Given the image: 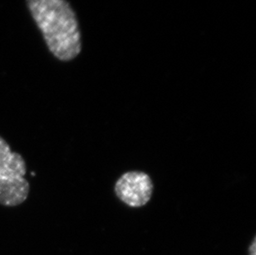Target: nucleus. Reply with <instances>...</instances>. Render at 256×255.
I'll return each instance as SVG.
<instances>
[{
	"label": "nucleus",
	"mask_w": 256,
	"mask_h": 255,
	"mask_svg": "<svg viewBox=\"0 0 256 255\" xmlns=\"http://www.w3.org/2000/svg\"><path fill=\"white\" fill-rule=\"evenodd\" d=\"M49 50L62 62L73 60L82 52L78 18L66 0H27Z\"/></svg>",
	"instance_id": "obj_1"
},
{
	"label": "nucleus",
	"mask_w": 256,
	"mask_h": 255,
	"mask_svg": "<svg viewBox=\"0 0 256 255\" xmlns=\"http://www.w3.org/2000/svg\"><path fill=\"white\" fill-rule=\"evenodd\" d=\"M152 180L142 172H130L124 174L116 184V195L120 200L131 207L147 204L152 196Z\"/></svg>",
	"instance_id": "obj_2"
},
{
	"label": "nucleus",
	"mask_w": 256,
	"mask_h": 255,
	"mask_svg": "<svg viewBox=\"0 0 256 255\" xmlns=\"http://www.w3.org/2000/svg\"><path fill=\"white\" fill-rule=\"evenodd\" d=\"M27 165L22 155L12 152L10 144L0 136V180L24 176Z\"/></svg>",
	"instance_id": "obj_3"
},
{
	"label": "nucleus",
	"mask_w": 256,
	"mask_h": 255,
	"mask_svg": "<svg viewBox=\"0 0 256 255\" xmlns=\"http://www.w3.org/2000/svg\"><path fill=\"white\" fill-rule=\"evenodd\" d=\"M30 185L24 176L0 180V204L14 207L28 198Z\"/></svg>",
	"instance_id": "obj_4"
},
{
	"label": "nucleus",
	"mask_w": 256,
	"mask_h": 255,
	"mask_svg": "<svg viewBox=\"0 0 256 255\" xmlns=\"http://www.w3.org/2000/svg\"><path fill=\"white\" fill-rule=\"evenodd\" d=\"M256 238H254V240L252 242V246L249 247V254L250 255H256Z\"/></svg>",
	"instance_id": "obj_5"
}]
</instances>
